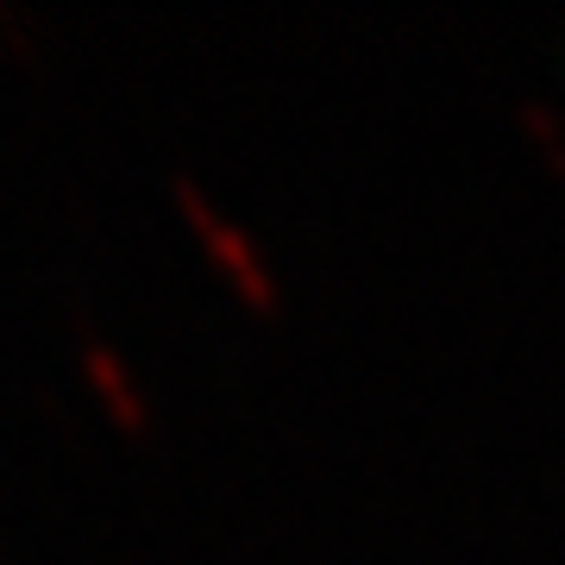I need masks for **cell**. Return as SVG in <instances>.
Segmentation results:
<instances>
[{"instance_id": "cell-1", "label": "cell", "mask_w": 565, "mask_h": 565, "mask_svg": "<svg viewBox=\"0 0 565 565\" xmlns=\"http://www.w3.org/2000/svg\"><path fill=\"white\" fill-rule=\"evenodd\" d=\"M177 202L189 207V221H195V226L207 233V245H214V252H221L226 264H233V277L245 282V296H252V302H270V277H264L258 252H252V239H245L239 226H226L221 214L207 207V195H202V189H195L189 177H177Z\"/></svg>"}, {"instance_id": "cell-2", "label": "cell", "mask_w": 565, "mask_h": 565, "mask_svg": "<svg viewBox=\"0 0 565 565\" xmlns=\"http://www.w3.org/2000/svg\"><path fill=\"white\" fill-rule=\"evenodd\" d=\"M88 364H95V377H102V390L114 396V408H120V422H139L145 408H139V396H132V384H126V371L114 364V352H107L95 333H88Z\"/></svg>"}, {"instance_id": "cell-3", "label": "cell", "mask_w": 565, "mask_h": 565, "mask_svg": "<svg viewBox=\"0 0 565 565\" xmlns=\"http://www.w3.org/2000/svg\"><path fill=\"white\" fill-rule=\"evenodd\" d=\"M522 114H527V126H534V132H541L546 145H553V158L565 163V132H559V120H553V114H546L541 102H522Z\"/></svg>"}]
</instances>
